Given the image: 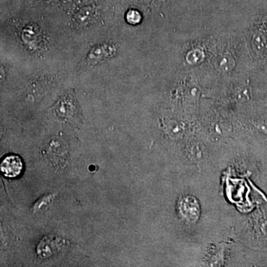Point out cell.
I'll list each match as a JSON object with an SVG mask.
<instances>
[{"label":"cell","instance_id":"1","mask_svg":"<svg viewBox=\"0 0 267 267\" xmlns=\"http://www.w3.org/2000/svg\"><path fill=\"white\" fill-rule=\"evenodd\" d=\"M178 212L181 218L190 223H194L199 219L200 207L198 201L192 196L181 197L178 203Z\"/></svg>","mask_w":267,"mask_h":267},{"label":"cell","instance_id":"2","mask_svg":"<svg viewBox=\"0 0 267 267\" xmlns=\"http://www.w3.org/2000/svg\"><path fill=\"white\" fill-rule=\"evenodd\" d=\"M117 54V46L110 43L96 45L89 51L87 62L90 64H97Z\"/></svg>","mask_w":267,"mask_h":267},{"label":"cell","instance_id":"3","mask_svg":"<svg viewBox=\"0 0 267 267\" xmlns=\"http://www.w3.org/2000/svg\"><path fill=\"white\" fill-rule=\"evenodd\" d=\"M23 167L22 159L18 155H10L2 160L0 169L5 177L14 178L20 176Z\"/></svg>","mask_w":267,"mask_h":267},{"label":"cell","instance_id":"4","mask_svg":"<svg viewBox=\"0 0 267 267\" xmlns=\"http://www.w3.org/2000/svg\"><path fill=\"white\" fill-rule=\"evenodd\" d=\"M215 66L221 72H229L235 66V60L230 54H221L215 61Z\"/></svg>","mask_w":267,"mask_h":267},{"label":"cell","instance_id":"5","mask_svg":"<svg viewBox=\"0 0 267 267\" xmlns=\"http://www.w3.org/2000/svg\"><path fill=\"white\" fill-rule=\"evenodd\" d=\"M93 7L88 6V7H84L80 10V11L77 13L75 16V22L78 25H84L88 23L93 17Z\"/></svg>","mask_w":267,"mask_h":267},{"label":"cell","instance_id":"6","mask_svg":"<svg viewBox=\"0 0 267 267\" xmlns=\"http://www.w3.org/2000/svg\"><path fill=\"white\" fill-rule=\"evenodd\" d=\"M126 20L129 24L132 25H137L140 23L142 19V16L138 10L131 9L126 13Z\"/></svg>","mask_w":267,"mask_h":267},{"label":"cell","instance_id":"7","mask_svg":"<svg viewBox=\"0 0 267 267\" xmlns=\"http://www.w3.org/2000/svg\"><path fill=\"white\" fill-rule=\"evenodd\" d=\"M187 61L191 64H196V63H200L202 59L203 58V53L197 50L191 51V52L187 54Z\"/></svg>","mask_w":267,"mask_h":267},{"label":"cell","instance_id":"8","mask_svg":"<svg viewBox=\"0 0 267 267\" xmlns=\"http://www.w3.org/2000/svg\"><path fill=\"white\" fill-rule=\"evenodd\" d=\"M158 1H164V0H158Z\"/></svg>","mask_w":267,"mask_h":267}]
</instances>
